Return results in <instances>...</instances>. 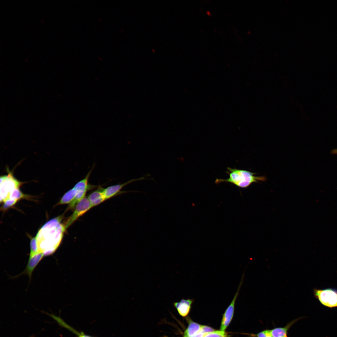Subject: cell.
Returning <instances> with one entry per match:
<instances>
[{"mask_svg": "<svg viewBox=\"0 0 337 337\" xmlns=\"http://www.w3.org/2000/svg\"><path fill=\"white\" fill-rule=\"evenodd\" d=\"M104 188L100 187L91 193L88 198L92 207L98 205L106 200L104 193Z\"/></svg>", "mask_w": 337, "mask_h": 337, "instance_id": "12", "label": "cell"}, {"mask_svg": "<svg viewBox=\"0 0 337 337\" xmlns=\"http://www.w3.org/2000/svg\"><path fill=\"white\" fill-rule=\"evenodd\" d=\"M161 337H168L167 336H166L165 335H164V336H162Z\"/></svg>", "mask_w": 337, "mask_h": 337, "instance_id": "22", "label": "cell"}, {"mask_svg": "<svg viewBox=\"0 0 337 337\" xmlns=\"http://www.w3.org/2000/svg\"><path fill=\"white\" fill-rule=\"evenodd\" d=\"M201 325L192 321L189 322L188 326L185 331L184 337H191L200 332Z\"/></svg>", "mask_w": 337, "mask_h": 337, "instance_id": "13", "label": "cell"}, {"mask_svg": "<svg viewBox=\"0 0 337 337\" xmlns=\"http://www.w3.org/2000/svg\"><path fill=\"white\" fill-rule=\"evenodd\" d=\"M77 193L76 189L73 187L64 194L58 204L70 203L75 198Z\"/></svg>", "mask_w": 337, "mask_h": 337, "instance_id": "14", "label": "cell"}, {"mask_svg": "<svg viewBox=\"0 0 337 337\" xmlns=\"http://www.w3.org/2000/svg\"><path fill=\"white\" fill-rule=\"evenodd\" d=\"M227 169L228 170L226 172L229 175V178L226 179L216 178L215 182V183L227 182L232 183L239 188H245L253 183L264 181L266 179L264 176H256L255 173L247 170L229 167Z\"/></svg>", "mask_w": 337, "mask_h": 337, "instance_id": "2", "label": "cell"}, {"mask_svg": "<svg viewBox=\"0 0 337 337\" xmlns=\"http://www.w3.org/2000/svg\"><path fill=\"white\" fill-rule=\"evenodd\" d=\"M203 337H228L224 331H215L212 332L205 334Z\"/></svg>", "mask_w": 337, "mask_h": 337, "instance_id": "16", "label": "cell"}, {"mask_svg": "<svg viewBox=\"0 0 337 337\" xmlns=\"http://www.w3.org/2000/svg\"><path fill=\"white\" fill-rule=\"evenodd\" d=\"M315 296L324 305L330 308L337 307V290L332 288L315 289Z\"/></svg>", "mask_w": 337, "mask_h": 337, "instance_id": "4", "label": "cell"}, {"mask_svg": "<svg viewBox=\"0 0 337 337\" xmlns=\"http://www.w3.org/2000/svg\"><path fill=\"white\" fill-rule=\"evenodd\" d=\"M205 334H204L199 332L198 333L193 335L191 337H203Z\"/></svg>", "mask_w": 337, "mask_h": 337, "instance_id": "20", "label": "cell"}, {"mask_svg": "<svg viewBox=\"0 0 337 337\" xmlns=\"http://www.w3.org/2000/svg\"><path fill=\"white\" fill-rule=\"evenodd\" d=\"M44 256V254L40 253L29 256L26 267L21 275L27 274L31 279L33 271Z\"/></svg>", "mask_w": 337, "mask_h": 337, "instance_id": "10", "label": "cell"}, {"mask_svg": "<svg viewBox=\"0 0 337 337\" xmlns=\"http://www.w3.org/2000/svg\"><path fill=\"white\" fill-rule=\"evenodd\" d=\"M92 207L87 198L82 199L76 205L72 214L66 222L65 226L66 229Z\"/></svg>", "mask_w": 337, "mask_h": 337, "instance_id": "6", "label": "cell"}, {"mask_svg": "<svg viewBox=\"0 0 337 337\" xmlns=\"http://www.w3.org/2000/svg\"><path fill=\"white\" fill-rule=\"evenodd\" d=\"M244 274H243L237 290L229 305L226 309L223 315L220 330L224 331L229 325L232 318L234 311L235 304L236 299L239 295V291L242 284Z\"/></svg>", "mask_w": 337, "mask_h": 337, "instance_id": "7", "label": "cell"}, {"mask_svg": "<svg viewBox=\"0 0 337 337\" xmlns=\"http://www.w3.org/2000/svg\"><path fill=\"white\" fill-rule=\"evenodd\" d=\"M25 196L26 195L20 191L19 188H17L14 189L10 193L7 200L9 199L17 201L20 199L25 197Z\"/></svg>", "mask_w": 337, "mask_h": 337, "instance_id": "15", "label": "cell"}, {"mask_svg": "<svg viewBox=\"0 0 337 337\" xmlns=\"http://www.w3.org/2000/svg\"><path fill=\"white\" fill-rule=\"evenodd\" d=\"M331 154H337V148L332 149L331 151Z\"/></svg>", "mask_w": 337, "mask_h": 337, "instance_id": "21", "label": "cell"}, {"mask_svg": "<svg viewBox=\"0 0 337 337\" xmlns=\"http://www.w3.org/2000/svg\"><path fill=\"white\" fill-rule=\"evenodd\" d=\"M194 301V299H185L183 298L179 302H173V304L179 315L183 317H185L189 314Z\"/></svg>", "mask_w": 337, "mask_h": 337, "instance_id": "9", "label": "cell"}, {"mask_svg": "<svg viewBox=\"0 0 337 337\" xmlns=\"http://www.w3.org/2000/svg\"><path fill=\"white\" fill-rule=\"evenodd\" d=\"M215 331V330L214 329L210 327L205 325H201L200 332L204 334H207L212 332Z\"/></svg>", "mask_w": 337, "mask_h": 337, "instance_id": "19", "label": "cell"}, {"mask_svg": "<svg viewBox=\"0 0 337 337\" xmlns=\"http://www.w3.org/2000/svg\"><path fill=\"white\" fill-rule=\"evenodd\" d=\"M250 335L252 337H273L271 330L269 329L264 330L256 334H252Z\"/></svg>", "mask_w": 337, "mask_h": 337, "instance_id": "18", "label": "cell"}, {"mask_svg": "<svg viewBox=\"0 0 337 337\" xmlns=\"http://www.w3.org/2000/svg\"><path fill=\"white\" fill-rule=\"evenodd\" d=\"M62 219V217L59 216L49 221L39 231L35 237L39 253L48 256L58 248L66 230L61 223Z\"/></svg>", "mask_w": 337, "mask_h": 337, "instance_id": "1", "label": "cell"}, {"mask_svg": "<svg viewBox=\"0 0 337 337\" xmlns=\"http://www.w3.org/2000/svg\"><path fill=\"white\" fill-rule=\"evenodd\" d=\"M296 318L288 323L284 327H275L271 330L273 337H287L288 332L291 327L296 322L302 318Z\"/></svg>", "mask_w": 337, "mask_h": 337, "instance_id": "11", "label": "cell"}, {"mask_svg": "<svg viewBox=\"0 0 337 337\" xmlns=\"http://www.w3.org/2000/svg\"><path fill=\"white\" fill-rule=\"evenodd\" d=\"M30 253L29 256H32L36 254L39 253L37 245L36 237L32 238L30 243Z\"/></svg>", "mask_w": 337, "mask_h": 337, "instance_id": "17", "label": "cell"}, {"mask_svg": "<svg viewBox=\"0 0 337 337\" xmlns=\"http://www.w3.org/2000/svg\"><path fill=\"white\" fill-rule=\"evenodd\" d=\"M145 179H148L145 178L144 177H142L137 179H133L122 184L110 186L105 188H104L103 193L105 199L107 200L113 197L118 193L120 192V190L122 188L128 184L134 181Z\"/></svg>", "mask_w": 337, "mask_h": 337, "instance_id": "8", "label": "cell"}, {"mask_svg": "<svg viewBox=\"0 0 337 337\" xmlns=\"http://www.w3.org/2000/svg\"><path fill=\"white\" fill-rule=\"evenodd\" d=\"M0 202L4 203L10 193L14 189L19 188L22 183L19 181L9 172L7 175L0 177Z\"/></svg>", "mask_w": 337, "mask_h": 337, "instance_id": "3", "label": "cell"}, {"mask_svg": "<svg viewBox=\"0 0 337 337\" xmlns=\"http://www.w3.org/2000/svg\"><path fill=\"white\" fill-rule=\"evenodd\" d=\"M92 168L87 174L85 177L77 182L74 187L76 189L77 193L74 200L69 203L68 209H73L75 208L78 203L85 198L86 193L88 190L92 186L88 183V179L91 173Z\"/></svg>", "mask_w": 337, "mask_h": 337, "instance_id": "5", "label": "cell"}]
</instances>
